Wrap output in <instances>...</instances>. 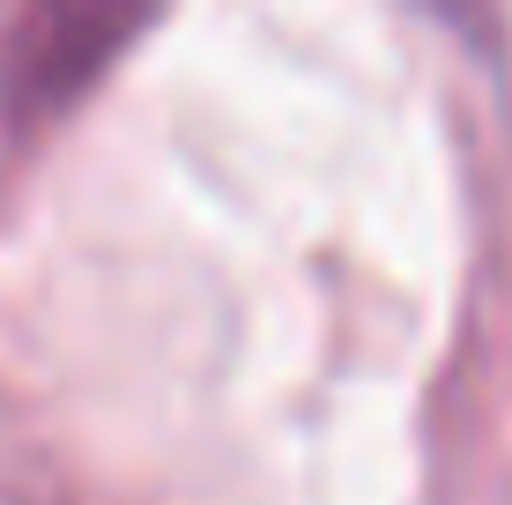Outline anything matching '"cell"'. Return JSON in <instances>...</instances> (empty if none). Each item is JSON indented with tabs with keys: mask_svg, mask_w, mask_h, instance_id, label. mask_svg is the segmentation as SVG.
<instances>
[{
	"mask_svg": "<svg viewBox=\"0 0 512 505\" xmlns=\"http://www.w3.org/2000/svg\"><path fill=\"white\" fill-rule=\"evenodd\" d=\"M156 15L134 0H30L0 23V127L23 142L67 119Z\"/></svg>",
	"mask_w": 512,
	"mask_h": 505,
	"instance_id": "obj_1",
	"label": "cell"
}]
</instances>
